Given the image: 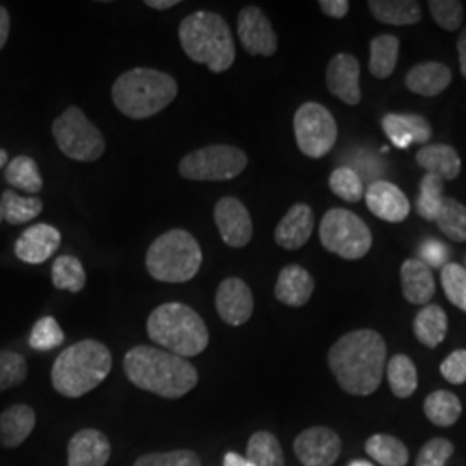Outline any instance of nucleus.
<instances>
[{
	"label": "nucleus",
	"mask_w": 466,
	"mask_h": 466,
	"mask_svg": "<svg viewBox=\"0 0 466 466\" xmlns=\"http://www.w3.org/2000/svg\"><path fill=\"white\" fill-rule=\"evenodd\" d=\"M437 225L452 242H466V206L452 198H444Z\"/></svg>",
	"instance_id": "4c0bfd02"
},
{
	"label": "nucleus",
	"mask_w": 466,
	"mask_h": 466,
	"mask_svg": "<svg viewBox=\"0 0 466 466\" xmlns=\"http://www.w3.org/2000/svg\"><path fill=\"white\" fill-rule=\"evenodd\" d=\"M418 167H423L427 173L437 175L442 180H456L461 173L460 154L451 146L433 144L425 146L417 152Z\"/></svg>",
	"instance_id": "a878e982"
},
{
	"label": "nucleus",
	"mask_w": 466,
	"mask_h": 466,
	"mask_svg": "<svg viewBox=\"0 0 466 466\" xmlns=\"http://www.w3.org/2000/svg\"><path fill=\"white\" fill-rule=\"evenodd\" d=\"M52 135L59 150L78 163H96L106 150L104 135L76 106L67 107L61 116L56 117Z\"/></svg>",
	"instance_id": "6e6552de"
},
{
	"label": "nucleus",
	"mask_w": 466,
	"mask_h": 466,
	"mask_svg": "<svg viewBox=\"0 0 466 466\" xmlns=\"http://www.w3.org/2000/svg\"><path fill=\"white\" fill-rule=\"evenodd\" d=\"M9 163V156H7V150L0 149V169L7 167Z\"/></svg>",
	"instance_id": "5fc2aeb1"
},
{
	"label": "nucleus",
	"mask_w": 466,
	"mask_h": 466,
	"mask_svg": "<svg viewBox=\"0 0 466 466\" xmlns=\"http://www.w3.org/2000/svg\"><path fill=\"white\" fill-rule=\"evenodd\" d=\"M26 377L28 365L25 356L15 350H0V392L21 385Z\"/></svg>",
	"instance_id": "a19ab883"
},
{
	"label": "nucleus",
	"mask_w": 466,
	"mask_h": 466,
	"mask_svg": "<svg viewBox=\"0 0 466 466\" xmlns=\"http://www.w3.org/2000/svg\"><path fill=\"white\" fill-rule=\"evenodd\" d=\"M223 466H252L246 456H240L237 452H227L223 458Z\"/></svg>",
	"instance_id": "603ef678"
},
{
	"label": "nucleus",
	"mask_w": 466,
	"mask_h": 466,
	"mask_svg": "<svg viewBox=\"0 0 466 466\" xmlns=\"http://www.w3.org/2000/svg\"><path fill=\"white\" fill-rule=\"evenodd\" d=\"M315 230V215L308 204H294L275 228V242L287 250H298L308 244Z\"/></svg>",
	"instance_id": "6ab92c4d"
},
{
	"label": "nucleus",
	"mask_w": 466,
	"mask_h": 466,
	"mask_svg": "<svg viewBox=\"0 0 466 466\" xmlns=\"http://www.w3.org/2000/svg\"><path fill=\"white\" fill-rule=\"evenodd\" d=\"M456 47H458V56H460V69H461V75L466 80V28L460 35Z\"/></svg>",
	"instance_id": "3c124183"
},
{
	"label": "nucleus",
	"mask_w": 466,
	"mask_h": 466,
	"mask_svg": "<svg viewBox=\"0 0 466 466\" xmlns=\"http://www.w3.org/2000/svg\"><path fill=\"white\" fill-rule=\"evenodd\" d=\"M319 240L325 249L350 261L365 258L373 244L367 223L358 215L340 208H333L325 213L319 223Z\"/></svg>",
	"instance_id": "1a4fd4ad"
},
{
	"label": "nucleus",
	"mask_w": 466,
	"mask_h": 466,
	"mask_svg": "<svg viewBox=\"0 0 466 466\" xmlns=\"http://www.w3.org/2000/svg\"><path fill=\"white\" fill-rule=\"evenodd\" d=\"M252 466H283L282 446L279 439L269 432H256L248 442V454Z\"/></svg>",
	"instance_id": "c9c22d12"
},
{
	"label": "nucleus",
	"mask_w": 466,
	"mask_h": 466,
	"mask_svg": "<svg viewBox=\"0 0 466 466\" xmlns=\"http://www.w3.org/2000/svg\"><path fill=\"white\" fill-rule=\"evenodd\" d=\"M425 415L437 427H451L461 417V400L448 390H435L423 402Z\"/></svg>",
	"instance_id": "7c9ffc66"
},
{
	"label": "nucleus",
	"mask_w": 466,
	"mask_h": 466,
	"mask_svg": "<svg viewBox=\"0 0 466 466\" xmlns=\"http://www.w3.org/2000/svg\"><path fill=\"white\" fill-rule=\"evenodd\" d=\"M185 54L213 73H225L235 63V44L225 17L213 11H196L178 28Z\"/></svg>",
	"instance_id": "39448f33"
},
{
	"label": "nucleus",
	"mask_w": 466,
	"mask_h": 466,
	"mask_svg": "<svg viewBox=\"0 0 466 466\" xmlns=\"http://www.w3.org/2000/svg\"><path fill=\"white\" fill-rule=\"evenodd\" d=\"M113 368V356L99 340L85 339L63 350L50 371L54 389L65 398H82L99 387Z\"/></svg>",
	"instance_id": "7ed1b4c3"
},
{
	"label": "nucleus",
	"mask_w": 466,
	"mask_h": 466,
	"mask_svg": "<svg viewBox=\"0 0 466 466\" xmlns=\"http://www.w3.org/2000/svg\"><path fill=\"white\" fill-rule=\"evenodd\" d=\"M387 346L375 330H354L342 335L329 350L333 377L350 396L373 394L383 379Z\"/></svg>",
	"instance_id": "f257e3e1"
},
{
	"label": "nucleus",
	"mask_w": 466,
	"mask_h": 466,
	"mask_svg": "<svg viewBox=\"0 0 466 466\" xmlns=\"http://www.w3.org/2000/svg\"><path fill=\"white\" fill-rule=\"evenodd\" d=\"M4 178L5 182L26 194H38L44 188V178L40 175V169L36 167L35 159L28 156H17L4 167Z\"/></svg>",
	"instance_id": "c756f323"
},
{
	"label": "nucleus",
	"mask_w": 466,
	"mask_h": 466,
	"mask_svg": "<svg viewBox=\"0 0 466 466\" xmlns=\"http://www.w3.org/2000/svg\"><path fill=\"white\" fill-rule=\"evenodd\" d=\"M65 342V332L54 317L40 318L32 329L30 348L38 352L56 350Z\"/></svg>",
	"instance_id": "ea45409f"
},
{
	"label": "nucleus",
	"mask_w": 466,
	"mask_h": 466,
	"mask_svg": "<svg viewBox=\"0 0 466 466\" xmlns=\"http://www.w3.org/2000/svg\"><path fill=\"white\" fill-rule=\"evenodd\" d=\"M367 452L377 463L382 466H406L410 461L408 448L400 442V439L377 433L370 437L367 442Z\"/></svg>",
	"instance_id": "72a5a7b5"
},
{
	"label": "nucleus",
	"mask_w": 466,
	"mask_h": 466,
	"mask_svg": "<svg viewBox=\"0 0 466 466\" xmlns=\"http://www.w3.org/2000/svg\"><path fill=\"white\" fill-rule=\"evenodd\" d=\"M294 135L304 156L321 159L333 149L339 128L335 117L325 106L304 102L294 115Z\"/></svg>",
	"instance_id": "9b49d317"
},
{
	"label": "nucleus",
	"mask_w": 466,
	"mask_h": 466,
	"mask_svg": "<svg viewBox=\"0 0 466 466\" xmlns=\"http://www.w3.org/2000/svg\"><path fill=\"white\" fill-rule=\"evenodd\" d=\"M111 96L121 115L132 119H147L159 115L177 99L178 84L165 71L134 67L117 76Z\"/></svg>",
	"instance_id": "20e7f679"
},
{
	"label": "nucleus",
	"mask_w": 466,
	"mask_h": 466,
	"mask_svg": "<svg viewBox=\"0 0 466 466\" xmlns=\"http://www.w3.org/2000/svg\"><path fill=\"white\" fill-rule=\"evenodd\" d=\"M248 154L238 147L217 144L187 154L178 171L192 182H228L248 167Z\"/></svg>",
	"instance_id": "9d476101"
},
{
	"label": "nucleus",
	"mask_w": 466,
	"mask_h": 466,
	"mask_svg": "<svg viewBox=\"0 0 466 466\" xmlns=\"http://www.w3.org/2000/svg\"><path fill=\"white\" fill-rule=\"evenodd\" d=\"M215 302L219 318L232 327L248 323L254 311V296L249 285L235 277L219 283Z\"/></svg>",
	"instance_id": "2eb2a0df"
},
{
	"label": "nucleus",
	"mask_w": 466,
	"mask_h": 466,
	"mask_svg": "<svg viewBox=\"0 0 466 466\" xmlns=\"http://www.w3.org/2000/svg\"><path fill=\"white\" fill-rule=\"evenodd\" d=\"M318 5L323 15L333 17V19H342V17L348 16L350 7L348 0H319Z\"/></svg>",
	"instance_id": "09e8293b"
},
{
	"label": "nucleus",
	"mask_w": 466,
	"mask_h": 466,
	"mask_svg": "<svg viewBox=\"0 0 466 466\" xmlns=\"http://www.w3.org/2000/svg\"><path fill=\"white\" fill-rule=\"evenodd\" d=\"M413 332L418 340L429 350H435L448 333V315L441 306L429 304L418 311L413 321Z\"/></svg>",
	"instance_id": "cd10ccee"
},
{
	"label": "nucleus",
	"mask_w": 466,
	"mask_h": 466,
	"mask_svg": "<svg viewBox=\"0 0 466 466\" xmlns=\"http://www.w3.org/2000/svg\"><path fill=\"white\" fill-rule=\"evenodd\" d=\"M400 59V38L394 35H379L370 42V73L385 80L389 78L398 66Z\"/></svg>",
	"instance_id": "c85d7f7f"
},
{
	"label": "nucleus",
	"mask_w": 466,
	"mask_h": 466,
	"mask_svg": "<svg viewBox=\"0 0 466 466\" xmlns=\"http://www.w3.org/2000/svg\"><path fill=\"white\" fill-rule=\"evenodd\" d=\"M370 13L385 25L408 26L421 21V7L415 0H371Z\"/></svg>",
	"instance_id": "bb28decb"
},
{
	"label": "nucleus",
	"mask_w": 466,
	"mask_h": 466,
	"mask_svg": "<svg viewBox=\"0 0 466 466\" xmlns=\"http://www.w3.org/2000/svg\"><path fill=\"white\" fill-rule=\"evenodd\" d=\"M382 128L394 146L406 149L410 144H427L432 137L431 123L420 115H394L382 117Z\"/></svg>",
	"instance_id": "412c9836"
},
{
	"label": "nucleus",
	"mask_w": 466,
	"mask_h": 466,
	"mask_svg": "<svg viewBox=\"0 0 466 466\" xmlns=\"http://www.w3.org/2000/svg\"><path fill=\"white\" fill-rule=\"evenodd\" d=\"M36 415L28 404H13L0 415V444L5 450L19 448L34 432Z\"/></svg>",
	"instance_id": "5701e85b"
},
{
	"label": "nucleus",
	"mask_w": 466,
	"mask_h": 466,
	"mask_svg": "<svg viewBox=\"0 0 466 466\" xmlns=\"http://www.w3.org/2000/svg\"><path fill=\"white\" fill-rule=\"evenodd\" d=\"M9 30H11V16L5 7L0 5V50L5 47L9 40Z\"/></svg>",
	"instance_id": "8fccbe9b"
},
{
	"label": "nucleus",
	"mask_w": 466,
	"mask_h": 466,
	"mask_svg": "<svg viewBox=\"0 0 466 466\" xmlns=\"http://www.w3.org/2000/svg\"><path fill=\"white\" fill-rule=\"evenodd\" d=\"M389 385L400 400L415 394L418 387V375L415 363L406 354H396L387 365Z\"/></svg>",
	"instance_id": "f704fd0d"
},
{
	"label": "nucleus",
	"mask_w": 466,
	"mask_h": 466,
	"mask_svg": "<svg viewBox=\"0 0 466 466\" xmlns=\"http://www.w3.org/2000/svg\"><path fill=\"white\" fill-rule=\"evenodd\" d=\"M52 283L57 290H67L71 294L82 292L86 285L84 265L76 256H59L52 265Z\"/></svg>",
	"instance_id": "2f4dec72"
},
{
	"label": "nucleus",
	"mask_w": 466,
	"mask_h": 466,
	"mask_svg": "<svg viewBox=\"0 0 466 466\" xmlns=\"http://www.w3.org/2000/svg\"><path fill=\"white\" fill-rule=\"evenodd\" d=\"M350 466H373L370 461L365 460H356V461H350Z\"/></svg>",
	"instance_id": "6e6d98bb"
},
{
	"label": "nucleus",
	"mask_w": 466,
	"mask_h": 466,
	"mask_svg": "<svg viewBox=\"0 0 466 466\" xmlns=\"http://www.w3.org/2000/svg\"><path fill=\"white\" fill-rule=\"evenodd\" d=\"M215 223L221 240L233 249L246 248L252 238L254 227L252 218L242 200L235 198H223L215 206Z\"/></svg>",
	"instance_id": "ddd939ff"
},
{
	"label": "nucleus",
	"mask_w": 466,
	"mask_h": 466,
	"mask_svg": "<svg viewBox=\"0 0 466 466\" xmlns=\"http://www.w3.org/2000/svg\"><path fill=\"white\" fill-rule=\"evenodd\" d=\"M237 35L250 56H265L271 57L279 50V38L273 32V26L269 23L263 9L249 5L244 7L237 17Z\"/></svg>",
	"instance_id": "f8f14e48"
},
{
	"label": "nucleus",
	"mask_w": 466,
	"mask_h": 466,
	"mask_svg": "<svg viewBox=\"0 0 466 466\" xmlns=\"http://www.w3.org/2000/svg\"><path fill=\"white\" fill-rule=\"evenodd\" d=\"M123 370L135 387L167 400L184 398L199 382L198 370L185 358L150 346L128 350Z\"/></svg>",
	"instance_id": "f03ea898"
},
{
	"label": "nucleus",
	"mask_w": 466,
	"mask_h": 466,
	"mask_svg": "<svg viewBox=\"0 0 466 466\" xmlns=\"http://www.w3.org/2000/svg\"><path fill=\"white\" fill-rule=\"evenodd\" d=\"M444 200V180L437 175L427 173L420 184V196L417 199V211L427 221H435Z\"/></svg>",
	"instance_id": "e433bc0d"
},
{
	"label": "nucleus",
	"mask_w": 466,
	"mask_h": 466,
	"mask_svg": "<svg viewBox=\"0 0 466 466\" xmlns=\"http://www.w3.org/2000/svg\"><path fill=\"white\" fill-rule=\"evenodd\" d=\"M294 451L304 466H332L342 451L340 437L327 427H311L294 441Z\"/></svg>",
	"instance_id": "4468645a"
},
{
	"label": "nucleus",
	"mask_w": 466,
	"mask_h": 466,
	"mask_svg": "<svg viewBox=\"0 0 466 466\" xmlns=\"http://www.w3.org/2000/svg\"><path fill=\"white\" fill-rule=\"evenodd\" d=\"M429 9L433 21L441 28L448 32H456L461 28L465 19V9L460 0H431Z\"/></svg>",
	"instance_id": "37998d69"
},
{
	"label": "nucleus",
	"mask_w": 466,
	"mask_h": 466,
	"mask_svg": "<svg viewBox=\"0 0 466 466\" xmlns=\"http://www.w3.org/2000/svg\"><path fill=\"white\" fill-rule=\"evenodd\" d=\"M368 209L389 223H400L410 215V202L400 187L385 180H377L365 192Z\"/></svg>",
	"instance_id": "a211bd4d"
},
{
	"label": "nucleus",
	"mask_w": 466,
	"mask_h": 466,
	"mask_svg": "<svg viewBox=\"0 0 466 466\" xmlns=\"http://www.w3.org/2000/svg\"><path fill=\"white\" fill-rule=\"evenodd\" d=\"M134 466H200L199 456L190 450L150 452L135 461Z\"/></svg>",
	"instance_id": "c03bdc74"
},
{
	"label": "nucleus",
	"mask_w": 466,
	"mask_h": 466,
	"mask_svg": "<svg viewBox=\"0 0 466 466\" xmlns=\"http://www.w3.org/2000/svg\"><path fill=\"white\" fill-rule=\"evenodd\" d=\"M315 292V280L308 269L299 265L282 268L275 285V298L285 306L300 308L311 299Z\"/></svg>",
	"instance_id": "4be33fe9"
},
{
	"label": "nucleus",
	"mask_w": 466,
	"mask_h": 466,
	"mask_svg": "<svg viewBox=\"0 0 466 466\" xmlns=\"http://www.w3.org/2000/svg\"><path fill=\"white\" fill-rule=\"evenodd\" d=\"M61 242L63 237L56 227L47 223H38L19 235L15 252L17 259L26 265H42L57 252L61 248Z\"/></svg>",
	"instance_id": "dca6fc26"
},
{
	"label": "nucleus",
	"mask_w": 466,
	"mask_h": 466,
	"mask_svg": "<svg viewBox=\"0 0 466 466\" xmlns=\"http://www.w3.org/2000/svg\"><path fill=\"white\" fill-rule=\"evenodd\" d=\"M420 256H421L420 261H423L429 268H444L448 261V256H450V250L444 244H441L437 240H427L420 248Z\"/></svg>",
	"instance_id": "de8ad7c7"
},
{
	"label": "nucleus",
	"mask_w": 466,
	"mask_h": 466,
	"mask_svg": "<svg viewBox=\"0 0 466 466\" xmlns=\"http://www.w3.org/2000/svg\"><path fill=\"white\" fill-rule=\"evenodd\" d=\"M454 452V446L448 439H432L429 441L418 454L415 466H446Z\"/></svg>",
	"instance_id": "a18cd8bd"
},
{
	"label": "nucleus",
	"mask_w": 466,
	"mask_h": 466,
	"mask_svg": "<svg viewBox=\"0 0 466 466\" xmlns=\"http://www.w3.org/2000/svg\"><path fill=\"white\" fill-rule=\"evenodd\" d=\"M452 80L450 67L442 63H421L406 75V86L423 97H435L442 94Z\"/></svg>",
	"instance_id": "393cba45"
},
{
	"label": "nucleus",
	"mask_w": 466,
	"mask_h": 466,
	"mask_svg": "<svg viewBox=\"0 0 466 466\" xmlns=\"http://www.w3.org/2000/svg\"><path fill=\"white\" fill-rule=\"evenodd\" d=\"M400 287L404 299L411 304H427L435 294L432 269L418 258L406 259L400 267Z\"/></svg>",
	"instance_id": "b1692460"
},
{
	"label": "nucleus",
	"mask_w": 466,
	"mask_h": 466,
	"mask_svg": "<svg viewBox=\"0 0 466 466\" xmlns=\"http://www.w3.org/2000/svg\"><path fill=\"white\" fill-rule=\"evenodd\" d=\"M111 458V442L96 429L75 433L67 446V466H106Z\"/></svg>",
	"instance_id": "aec40b11"
},
{
	"label": "nucleus",
	"mask_w": 466,
	"mask_h": 466,
	"mask_svg": "<svg viewBox=\"0 0 466 466\" xmlns=\"http://www.w3.org/2000/svg\"><path fill=\"white\" fill-rule=\"evenodd\" d=\"M4 221V208H2V202H0V223Z\"/></svg>",
	"instance_id": "4d7b16f0"
},
{
	"label": "nucleus",
	"mask_w": 466,
	"mask_h": 466,
	"mask_svg": "<svg viewBox=\"0 0 466 466\" xmlns=\"http://www.w3.org/2000/svg\"><path fill=\"white\" fill-rule=\"evenodd\" d=\"M329 185L337 198L350 202V204L360 202L365 196V185H363L361 177L350 167L333 169Z\"/></svg>",
	"instance_id": "58836bf2"
},
{
	"label": "nucleus",
	"mask_w": 466,
	"mask_h": 466,
	"mask_svg": "<svg viewBox=\"0 0 466 466\" xmlns=\"http://www.w3.org/2000/svg\"><path fill=\"white\" fill-rule=\"evenodd\" d=\"M147 333L150 340L185 360L204 352L209 344L204 319L184 302L157 306L147 319Z\"/></svg>",
	"instance_id": "423d86ee"
},
{
	"label": "nucleus",
	"mask_w": 466,
	"mask_h": 466,
	"mask_svg": "<svg viewBox=\"0 0 466 466\" xmlns=\"http://www.w3.org/2000/svg\"><path fill=\"white\" fill-rule=\"evenodd\" d=\"M465 269H466V256H465Z\"/></svg>",
	"instance_id": "13d9d810"
},
{
	"label": "nucleus",
	"mask_w": 466,
	"mask_h": 466,
	"mask_svg": "<svg viewBox=\"0 0 466 466\" xmlns=\"http://www.w3.org/2000/svg\"><path fill=\"white\" fill-rule=\"evenodd\" d=\"M202 265L198 238L187 230L173 228L159 235L147 249L146 268L157 282H190Z\"/></svg>",
	"instance_id": "0eeeda50"
},
{
	"label": "nucleus",
	"mask_w": 466,
	"mask_h": 466,
	"mask_svg": "<svg viewBox=\"0 0 466 466\" xmlns=\"http://www.w3.org/2000/svg\"><path fill=\"white\" fill-rule=\"evenodd\" d=\"M0 202L4 208V219L11 225H25L44 211V200L40 198H23L13 188L4 190Z\"/></svg>",
	"instance_id": "473e14b6"
},
{
	"label": "nucleus",
	"mask_w": 466,
	"mask_h": 466,
	"mask_svg": "<svg viewBox=\"0 0 466 466\" xmlns=\"http://www.w3.org/2000/svg\"><path fill=\"white\" fill-rule=\"evenodd\" d=\"M441 282L451 304L466 311V269L461 265L450 263L441 271Z\"/></svg>",
	"instance_id": "79ce46f5"
},
{
	"label": "nucleus",
	"mask_w": 466,
	"mask_h": 466,
	"mask_svg": "<svg viewBox=\"0 0 466 466\" xmlns=\"http://www.w3.org/2000/svg\"><path fill=\"white\" fill-rule=\"evenodd\" d=\"M180 0H146V5L156 11H167L175 5H178Z\"/></svg>",
	"instance_id": "864d4df0"
},
{
	"label": "nucleus",
	"mask_w": 466,
	"mask_h": 466,
	"mask_svg": "<svg viewBox=\"0 0 466 466\" xmlns=\"http://www.w3.org/2000/svg\"><path fill=\"white\" fill-rule=\"evenodd\" d=\"M442 377L450 383L461 385L466 382V350H458L451 352L450 356L441 365Z\"/></svg>",
	"instance_id": "49530a36"
},
{
	"label": "nucleus",
	"mask_w": 466,
	"mask_h": 466,
	"mask_svg": "<svg viewBox=\"0 0 466 466\" xmlns=\"http://www.w3.org/2000/svg\"><path fill=\"white\" fill-rule=\"evenodd\" d=\"M327 86L332 96L350 106L361 102L360 63L352 54L333 56L327 67Z\"/></svg>",
	"instance_id": "f3484780"
}]
</instances>
